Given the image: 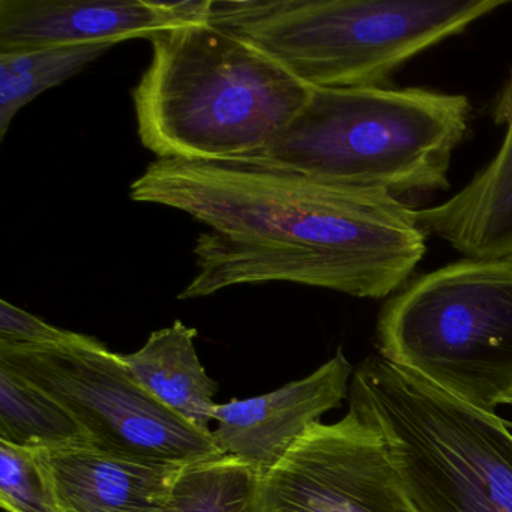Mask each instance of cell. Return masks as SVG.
<instances>
[{
  "mask_svg": "<svg viewBox=\"0 0 512 512\" xmlns=\"http://www.w3.org/2000/svg\"><path fill=\"white\" fill-rule=\"evenodd\" d=\"M74 332L56 328L40 317L0 301V347H40L61 344L70 340Z\"/></svg>",
  "mask_w": 512,
  "mask_h": 512,
  "instance_id": "obj_18",
  "label": "cell"
},
{
  "mask_svg": "<svg viewBox=\"0 0 512 512\" xmlns=\"http://www.w3.org/2000/svg\"><path fill=\"white\" fill-rule=\"evenodd\" d=\"M349 403L382 437L416 512H512V433L502 418L382 355L353 371Z\"/></svg>",
  "mask_w": 512,
  "mask_h": 512,
  "instance_id": "obj_5",
  "label": "cell"
},
{
  "mask_svg": "<svg viewBox=\"0 0 512 512\" xmlns=\"http://www.w3.org/2000/svg\"><path fill=\"white\" fill-rule=\"evenodd\" d=\"M353 368L341 350L302 379L245 400L217 404L212 431L221 454L238 458L257 475L271 469L311 425L349 395Z\"/></svg>",
  "mask_w": 512,
  "mask_h": 512,
  "instance_id": "obj_9",
  "label": "cell"
},
{
  "mask_svg": "<svg viewBox=\"0 0 512 512\" xmlns=\"http://www.w3.org/2000/svg\"><path fill=\"white\" fill-rule=\"evenodd\" d=\"M185 22L188 0H0V52L115 46Z\"/></svg>",
  "mask_w": 512,
  "mask_h": 512,
  "instance_id": "obj_10",
  "label": "cell"
},
{
  "mask_svg": "<svg viewBox=\"0 0 512 512\" xmlns=\"http://www.w3.org/2000/svg\"><path fill=\"white\" fill-rule=\"evenodd\" d=\"M506 425H508L509 430H512V422H506Z\"/></svg>",
  "mask_w": 512,
  "mask_h": 512,
  "instance_id": "obj_19",
  "label": "cell"
},
{
  "mask_svg": "<svg viewBox=\"0 0 512 512\" xmlns=\"http://www.w3.org/2000/svg\"><path fill=\"white\" fill-rule=\"evenodd\" d=\"M491 115L506 128L496 157L451 199L415 211L427 238L437 236L469 259L512 257V73Z\"/></svg>",
  "mask_w": 512,
  "mask_h": 512,
  "instance_id": "obj_12",
  "label": "cell"
},
{
  "mask_svg": "<svg viewBox=\"0 0 512 512\" xmlns=\"http://www.w3.org/2000/svg\"><path fill=\"white\" fill-rule=\"evenodd\" d=\"M197 331L176 320L152 332L145 346L122 355L137 382L163 406L212 433L218 385L206 373L196 350Z\"/></svg>",
  "mask_w": 512,
  "mask_h": 512,
  "instance_id": "obj_13",
  "label": "cell"
},
{
  "mask_svg": "<svg viewBox=\"0 0 512 512\" xmlns=\"http://www.w3.org/2000/svg\"><path fill=\"white\" fill-rule=\"evenodd\" d=\"M0 367L58 401L98 451L190 464L221 457L214 434L152 397L122 355L77 334L61 344L0 347Z\"/></svg>",
  "mask_w": 512,
  "mask_h": 512,
  "instance_id": "obj_7",
  "label": "cell"
},
{
  "mask_svg": "<svg viewBox=\"0 0 512 512\" xmlns=\"http://www.w3.org/2000/svg\"><path fill=\"white\" fill-rule=\"evenodd\" d=\"M380 355L482 412L512 406V257L464 259L383 307Z\"/></svg>",
  "mask_w": 512,
  "mask_h": 512,
  "instance_id": "obj_6",
  "label": "cell"
},
{
  "mask_svg": "<svg viewBox=\"0 0 512 512\" xmlns=\"http://www.w3.org/2000/svg\"><path fill=\"white\" fill-rule=\"evenodd\" d=\"M61 512H166L190 464L142 460L92 446L40 449Z\"/></svg>",
  "mask_w": 512,
  "mask_h": 512,
  "instance_id": "obj_11",
  "label": "cell"
},
{
  "mask_svg": "<svg viewBox=\"0 0 512 512\" xmlns=\"http://www.w3.org/2000/svg\"><path fill=\"white\" fill-rule=\"evenodd\" d=\"M472 107L422 88L313 89L289 128L250 157L400 199L449 188Z\"/></svg>",
  "mask_w": 512,
  "mask_h": 512,
  "instance_id": "obj_4",
  "label": "cell"
},
{
  "mask_svg": "<svg viewBox=\"0 0 512 512\" xmlns=\"http://www.w3.org/2000/svg\"><path fill=\"white\" fill-rule=\"evenodd\" d=\"M508 0H209L206 19L311 89L391 88L410 59Z\"/></svg>",
  "mask_w": 512,
  "mask_h": 512,
  "instance_id": "obj_3",
  "label": "cell"
},
{
  "mask_svg": "<svg viewBox=\"0 0 512 512\" xmlns=\"http://www.w3.org/2000/svg\"><path fill=\"white\" fill-rule=\"evenodd\" d=\"M130 196L209 229L194 245L197 274L181 301L262 283L382 299L406 286L427 253V235L400 199L266 158L157 160Z\"/></svg>",
  "mask_w": 512,
  "mask_h": 512,
  "instance_id": "obj_1",
  "label": "cell"
},
{
  "mask_svg": "<svg viewBox=\"0 0 512 512\" xmlns=\"http://www.w3.org/2000/svg\"><path fill=\"white\" fill-rule=\"evenodd\" d=\"M0 505L7 512H61L40 449L0 440Z\"/></svg>",
  "mask_w": 512,
  "mask_h": 512,
  "instance_id": "obj_17",
  "label": "cell"
},
{
  "mask_svg": "<svg viewBox=\"0 0 512 512\" xmlns=\"http://www.w3.org/2000/svg\"><path fill=\"white\" fill-rule=\"evenodd\" d=\"M112 47L89 44L0 52V139H5L23 107L85 70Z\"/></svg>",
  "mask_w": 512,
  "mask_h": 512,
  "instance_id": "obj_15",
  "label": "cell"
},
{
  "mask_svg": "<svg viewBox=\"0 0 512 512\" xmlns=\"http://www.w3.org/2000/svg\"><path fill=\"white\" fill-rule=\"evenodd\" d=\"M0 440L31 449L91 446L67 409L4 367H0Z\"/></svg>",
  "mask_w": 512,
  "mask_h": 512,
  "instance_id": "obj_14",
  "label": "cell"
},
{
  "mask_svg": "<svg viewBox=\"0 0 512 512\" xmlns=\"http://www.w3.org/2000/svg\"><path fill=\"white\" fill-rule=\"evenodd\" d=\"M257 473L229 455L191 463L166 512H251Z\"/></svg>",
  "mask_w": 512,
  "mask_h": 512,
  "instance_id": "obj_16",
  "label": "cell"
},
{
  "mask_svg": "<svg viewBox=\"0 0 512 512\" xmlns=\"http://www.w3.org/2000/svg\"><path fill=\"white\" fill-rule=\"evenodd\" d=\"M133 92L140 142L158 160L250 157L274 143L311 91L271 56L208 19L151 37Z\"/></svg>",
  "mask_w": 512,
  "mask_h": 512,
  "instance_id": "obj_2",
  "label": "cell"
},
{
  "mask_svg": "<svg viewBox=\"0 0 512 512\" xmlns=\"http://www.w3.org/2000/svg\"><path fill=\"white\" fill-rule=\"evenodd\" d=\"M251 512H416L382 437L350 412L316 422L254 485Z\"/></svg>",
  "mask_w": 512,
  "mask_h": 512,
  "instance_id": "obj_8",
  "label": "cell"
}]
</instances>
